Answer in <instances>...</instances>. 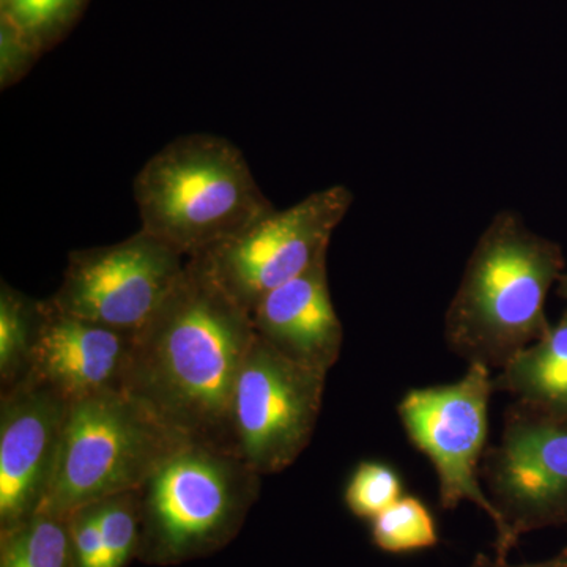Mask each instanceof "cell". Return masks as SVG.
<instances>
[{
	"mask_svg": "<svg viewBox=\"0 0 567 567\" xmlns=\"http://www.w3.org/2000/svg\"><path fill=\"white\" fill-rule=\"evenodd\" d=\"M256 339L251 315L200 257L134 336L125 393L189 443L235 454L233 402Z\"/></svg>",
	"mask_w": 567,
	"mask_h": 567,
	"instance_id": "1",
	"label": "cell"
},
{
	"mask_svg": "<svg viewBox=\"0 0 567 567\" xmlns=\"http://www.w3.org/2000/svg\"><path fill=\"white\" fill-rule=\"evenodd\" d=\"M565 267L561 248L499 212L481 235L446 315L451 349L468 364L503 369L550 327L546 300Z\"/></svg>",
	"mask_w": 567,
	"mask_h": 567,
	"instance_id": "2",
	"label": "cell"
},
{
	"mask_svg": "<svg viewBox=\"0 0 567 567\" xmlns=\"http://www.w3.org/2000/svg\"><path fill=\"white\" fill-rule=\"evenodd\" d=\"M141 229L185 259L233 240L276 210L237 145L208 133L164 145L133 182Z\"/></svg>",
	"mask_w": 567,
	"mask_h": 567,
	"instance_id": "3",
	"label": "cell"
},
{
	"mask_svg": "<svg viewBox=\"0 0 567 567\" xmlns=\"http://www.w3.org/2000/svg\"><path fill=\"white\" fill-rule=\"evenodd\" d=\"M262 475L240 457L199 443H183L141 487L137 559L177 566L210 557L238 536Z\"/></svg>",
	"mask_w": 567,
	"mask_h": 567,
	"instance_id": "4",
	"label": "cell"
},
{
	"mask_svg": "<svg viewBox=\"0 0 567 567\" xmlns=\"http://www.w3.org/2000/svg\"><path fill=\"white\" fill-rule=\"evenodd\" d=\"M183 443L125 391L71 402L40 513L69 517L107 496L136 491Z\"/></svg>",
	"mask_w": 567,
	"mask_h": 567,
	"instance_id": "5",
	"label": "cell"
},
{
	"mask_svg": "<svg viewBox=\"0 0 567 567\" xmlns=\"http://www.w3.org/2000/svg\"><path fill=\"white\" fill-rule=\"evenodd\" d=\"M324 380L256 334L235 386V456L262 476L289 468L315 435Z\"/></svg>",
	"mask_w": 567,
	"mask_h": 567,
	"instance_id": "6",
	"label": "cell"
},
{
	"mask_svg": "<svg viewBox=\"0 0 567 567\" xmlns=\"http://www.w3.org/2000/svg\"><path fill=\"white\" fill-rule=\"evenodd\" d=\"M494 391L491 369L473 363L456 383L410 391L399 404V416L413 445L434 465L443 509H454L462 502L475 503L494 522L495 554H499L505 524L480 481L488 435V401Z\"/></svg>",
	"mask_w": 567,
	"mask_h": 567,
	"instance_id": "7",
	"label": "cell"
},
{
	"mask_svg": "<svg viewBox=\"0 0 567 567\" xmlns=\"http://www.w3.org/2000/svg\"><path fill=\"white\" fill-rule=\"evenodd\" d=\"M352 204L353 194L346 186L320 189L197 257L251 315L265 295L327 259L331 237Z\"/></svg>",
	"mask_w": 567,
	"mask_h": 567,
	"instance_id": "8",
	"label": "cell"
},
{
	"mask_svg": "<svg viewBox=\"0 0 567 567\" xmlns=\"http://www.w3.org/2000/svg\"><path fill=\"white\" fill-rule=\"evenodd\" d=\"M185 264L173 246L140 229L121 244L71 251L48 300L65 315L136 336L173 292Z\"/></svg>",
	"mask_w": 567,
	"mask_h": 567,
	"instance_id": "9",
	"label": "cell"
},
{
	"mask_svg": "<svg viewBox=\"0 0 567 567\" xmlns=\"http://www.w3.org/2000/svg\"><path fill=\"white\" fill-rule=\"evenodd\" d=\"M481 476L505 524L498 557L518 537L567 522V416L517 401L506 412L502 442L484 454Z\"/></svg>",
	"mask_w": 567,
	"mask_h": 567,
	"instance_id": "10",
	"label": "cell"
},
{
	"mask_svg": "<svg viewBox=\"0 0 567 567\" xmlns=\"http://www.w3.org/2000/svg\"><path fill=\"white\" fill-rule=\"evenodd\" d=\"M71 402L24 377L0 398V532L40 513Z\"/></svg>",
	"mask_w": 567,
	"mask_h": 567,
	"instance_id": "11",
	"label": "cell"
},
{
	"mask_svg": "<svg viewBox=\"0 0 567 567\" xmlns=\"http://www.w3.org/2000/svg\"><path fill=\"white\" fill-rule=\"evenodd\" d=\"M39 333L28 375L70 402L125 391L134 336L59 311L41 300Z\"/></svg>",
	"mask_w": 567,
	"mask_h": 567,
	"instance_id": "12",
	"label": "cell"
},
{
	"mask_svg": "<svg viewBox=\"0 0 567 567\" xmlns=\"http://www.w3.org/2000/svg\"><path fill=\"white\" fill-rule=\"evenodd\" d=\"M251 319L256 334L295 363L322 374L338 363L344 328L331 300L327 259L265 295Z\"/></svg>",
	"mask_w": 567,
	"mask_h": 567,
	"instance_id": "13",
	"label": "cell"
},
{
	"mask_svg": "<svg viewBox=\"0 0 567 567\" xmlns=\"http://www.w3.org/2000/svg\"><path fill=\"white\" fill-rule=\"evenodd\" d=\"M494 390L514 394L543 412L567 416V311L535 344L499 369Z\"/></svg>",
	"mask_w": 567,
	"mask_h": 567,
	"instance_id": "14",
	"label": "cell"
},
{
	"mask_svg": "<svg viewBox=\"0 0 567 567\" xmlns=\"http://www.w3.org/2000/svg\"><path fill=\"white\" fill-rule=\"evenodd\" d=\"M0 567H76L69 517L37 513L0 532Z\"/></svg>",
	"mask_w": 567,
	"mask_h": 567,
	"instance_id": "15",
	"label": "cell"
},
{
	"mask_svg": "<svg viewBox=\"0 0 567 567\" xmlns=\"http://www.w3.org/2000/svg\"><path fill=\"white\" fill-rule=\"evenodd\" d=\"M41 300L0 284V382L2 390L17 385L31 368L32 350L41 317Z\"/></svg>",
	"mask_w": 567,
	"mask_h": 567,
	"instance_id": "16",
	"label": "cell"
},
{
	"mask_svg": "<svg viewBox=\"0 0 567 567\" xmlns=\"http://www.w3.org/2000/svg\"><path fill=\"white\" fill-rule=\"evenodd\" d=\"M87 2L89 0H0V17L43 54L70 32Z\"/></svg>",
	"mask_w": 567,
	"mask_h": 567,
	"instance_id": "17",
	"label": "cell"
},
{
	"mask_svg": "<svg viewBox=\"0 0 567 567\" xmlns=\"http://www.w3.org/2000/svg\"><path fill=\"white\" fill-rule=\"evenodd\" d=\"M372 540L388 554H406L439 544V529L429 507L415 496H401L372 520Z\"/></svg>",
	"mask_w": 567,
	"mask_h": 567,
	"instance_id": "18",
	"label": "cell"
},
{
	"mask_svg": "<svg viewBox=\"0 0 567 567\" xmlns=\"http://www.w3.org/2000/svg\"><path fill=\"white\" fill-rule=\"evenodd\" d=\"M104 547V567H126L141 540V488L93 503Z\"/></svg>",
	"mask_w": 567,
	"mask_h": 567,
	"instance_id": "19",
	"label": "cell"
},
{
	"mask_svg": "<svg viewBox=\"0 0 567 567\" xmlns=\"http://www.w3.org/2000/svg\"><path fill=\"white\" fill-rule=\"evenodd\" d=\"M402 496V483L390 465L363 462L346 487V505L358 518L374 520Z\"/></svg>",
	"mask_w": 567,
	"mask_h": 567,
	"instance_id": "20",
	"label": "cell"
},
{
	"mask_svg": "<svg viewBox=\"0 0 567 567\" xmlns=\"http://www.w3.org/2000/svg\"><path fill=\"white\" fill-rule=\"evenodd\" d=\"M71 551L76 567H104V547L95 505L69 516Z\"/></svg>",
	"mask_w": 567,
	"mask_h": 567,
	"instance_id": "21",
	"label": "cell"
},
{
	"mask_svg": "<svg viewBox=\"0 0 567 567\" xmlns=\"http://www.w3.org/2000/svg\"><path fill=\"white\" fill-rule=\"evenodd\" d=\"M41 52L13 25H0V87L9 89L28 74Z\"/></svg>",
	"mask_w": 567,
	"mask_h": 567,
	"instance_id": "22",
	"label": "cell"
},
{
	"mask_svg": "<svg viewBox=\"0 0 567 567\" xmlns=\"http://www.w3.org/2000/svg\"><path fill=\"white\" fill-rule=\"evenodd\" d=\"M472 567H567V551L558 555V557L547 559V561L540 563H525V565H511L507 563V558L488 557V555L480 554L473 559Z\"/></svg>",
	"mask_w": 567,
	"mask_h": 567,
	"instance_id": "23",
	"label": "cell"
},
{
	"mask_svg": "<svg viewBox=\"0 0 567 567\" xmlns=\"http://www.w3.org/2000/svg\"><path fill=\"white\" fill-rule=\"evenodd\" d=\"M558 293H559V297L565 298V300L567 301V274L561 275V278H559Z\"/></svg>",
	"mask_w": 567,
	"mask_h": 567,
	"instance_id": "24",
	"label": "cell"
}]
</instances>
